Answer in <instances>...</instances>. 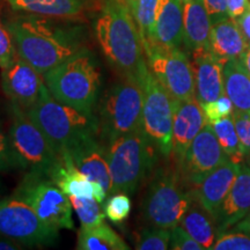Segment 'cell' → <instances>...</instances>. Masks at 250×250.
Here are the masks:
<instances>
[{
    "label": "cell",
    "instance_id": "cell-1",
    "mask_svg": "<svg viewBox=\"0 0 250 250\" xmlns=\"http://www.w3.org/2000/svg\"><path fill=\"white\" fill-rule=\"evenodd\" d=\"M72 19L19 15L6 26L13 36L18 55L41 74L86 49L85 33Z\"/></svg>",
    "mask_w": 250,
    "mask_h": 250
},
{
    "label": "cell",
    "instance_id": "cell-2",
    "mask_svg": "<svg viewBox=\"0 0 250 250\" xmlns=\"http://www.w3.org/2000/svg\"><path fill=\"white\" fill-rule=\"evenodd\" d=\"M94 31L110 66L120 76L139 79L147 62L142 36L130 8L121 0H103Z\"/></svg>",
    "mask_w": 250,
    "mask_h": 250
},
{
    "label": "cell",
    "instance_id": "cell-3",
    "mask_svg": "<svg viewBox=\"0 0 250 250\" xmlns=\"http://www.w3.org/2000/svg\"><path fill=\"white\" fill-rule=\"evenodd\" d=\"M43 77L46 87L57 101L93 114L101 85V71L88 49L81 50Z\"/></svg>",
    "mask_w": 250,
    "mask_h": 250
},
{
    "label": "cell",
    "instance_id": "cell-4",
    "mask_svg": "<svg viewBox=\"0 0 250 250\" xmlns=\"http://www.w3.org/2000/svg\"><path fill=\"white\" fill-rule=\"evenodd\" d=\"M104 147L111 177L110 193L133 195L154 171L159 149L143 129L112 140Z\"/></svg>",
    "mask_w": 250,
    "mask_h": 250
},
{
    "label": "cell",
    "instance_id": "cell-5",
    "mask_svg": "<svg viewBox=\"0 0 250 250\" xmlns=\"http://www.w3.org/2000/svg\"><path fill=\"white\" fill-rule=\"evenodd\" d=\"M26 112L61 156L78 139L87 134L99 136L98 117L57 101L46 85L39 101Z\"/></svg>",
    "mask_w": 250,
    "mask_h": 250
},
{
    "label": "cell",
    "instance_id": "cell-6",
    "mask_svg": "<svg viewBox=\"0 0 250 250\" xmlns=\"http://www.w3.org/2000/svg\"><path fill=\"white\" fill-rule=\"evenodd\" d=\"M144 90L136 77L121 76L104 93L99 107V137L103 145L143 129Z\"/></svg>",
    "mask_w": 250,
    "mask_h": 250
},
{
    "label": "cell",
    "instance_id": "cell-7",
    "mask_svg": "<svg viewBox=\"0 0 250 250\" xmlns=\"http://www.w3.org/2000/svg\"><path fill=\"white\" fill-rule=\"evenodd\" d=\"M186 184L180 170L170 167L155 170L142 203V218L147 226L166 229L179 226L193 198Z\"/></svg>",
    "mask_w": 250,
    "mask_h": 250
},
{
    "label": "cell",
    "instance_id": "cell-8",
    "mask_svg": "<svg viewBox=\"0 0 250 250\" xmlns=\"http://www.w3.org/2000/svg\"><path fill=\"white\" fill-rule=\"evenodd\" d=\"M8 137L24 171L45 175L51 179L62 164V156L30 120L26 110L12 102Z\"/></svg>",
    "mask_w": 250,
    "mask_h": 250
},
{
    "label": "cell",
    "instance_id": "cell-9",
    "mask_svg": "<svg viewBox=\"0 0 250 250\" xmlns=\"http://www.w3.org/2000/svg\"><path fill=\"white\" fill-rule=\"evenodd\" d=\"M144 90L143 130L165 158H169L173 147V121L175 100L154 77L148 66L139 77Z\"/></svg>",
    "mask_w": 250,
    "mask_h": 250
},
{
    "label": "cell",
    "instance_id": "cell-10",
    "mask_svg": "<svg viewBox=\"0 0 250 250\" xmlns=\"http://www.w3.org/2000/svg\"><path fill=\"white\" fill-rule=\"evenodd\" d=\"M36 212L37 215L58 229H73L70 198L45 175L27 171L13 193Z\"/></svg>",
    "mask_w": 250,
    "mask_h": 250
},
{
    "label": "cell",
    "instance_id": "cell-11",
    "mask_svg": "<svg viewBox=\"0 0 250 250\" xmlns=\"http://www.w3.org/2000/svg\"><path fill=\"white\" fill-rule=\"evenodd\" d=\"M0 234L26 247H50L58 228L42 220L27 203L12 195L0 198Z\"/></svg>",
    "mask_w": 250,
    "mask_h": 250
},
{
    "label": "cell",
    "instance_id": "cell-12",
    "mask_svg": "<svg viewBox=\"0 0 250 250\" xmlns=\"http://www.w3.org/2000/svg\"><path fill=\"white\" fill-rule=\"evenodd\" d=\"M146 62L162 87L177 101L196 99L192 62L181 49L152 45L145 49Z\"/></svg>",
    "mask_w": 250,
    "mask_h": 250
},
{
    "label": "cell",
    "instance_id": "cell-13",
    "mask_svg": "<svg viewBox=\"0 0 250 250\" xmlns=\"http://www.w3.org/2000/svg\"><path fill=\"white\" fill-rule=\"evenodd\" d=\"M229 161V158L219 144L212 125L208 123L192 140L179 165L184 182L197 187L219 166Z\"/></svg>",
    "mask_w": 250,
    "mask_h": 250
},
{
    "label": "cell",
    "instance_id": "cell-14",
    "mask_svg": "<svg viewBox=\"0 0 250 250\" xmlns=\"http://www.w3.org/2000/svg\"><path fill=\"white\" fill-rule=\"evenodd\" d=\"M45 83L44 77L20 56L7 68L1 70V88L12 103L24 110L39 101Z\"/></svg>",
    "mask_w": 250,
    "mask_h": 250
},
{
    "label": "cell",
    "instance_id": "cell-15",
    "mask_svg": "<svg viewBox=\"0 0 250 250\" xmlns=\"http://www.w3.org/2000/svg\"><path fill=\"white\" fill-rule=\"evenodd\" d=\"M98 138V134H87L65 149L62 156L67 155L78 169L86 174L89 180L102 184L110 193L111 177L105 147Z\"/></svg>",
    "mask_w": 250,
    "mask_h": 250
},
{
    "label": "cell",
    "instance_id": "cell-16",
    "mask_svg": "<svg viewBox=\"0 0 250 250\" xmlns=\"http://www.w3.org/2000/svg\"><path fill=\"white\" fill-rule=\"evenodd\" d=\"M208 124L201 102L197 99L177 101L175 100L173 121V147L171 155L179 166L197 134Z\"/></svg>",
    "mask_w": 250,
    "mask_h": 250
},
{
    "label": "cell",
    "instance_id": "cell-17",
    "mask_svg": "<svg viewBox=\"0 0 250 250\" xmlns=\"http://www.w3.org/2000/svg\"><path fill=\"white\" fill-rule=\"evenodd\" d=\"M191 55L196 80V99L203 105L225 94V65L214 57L210 49L195 50Z\"/></svg>",
    "mask_w": 250,
    "mask_h": 250
},
{
    "label": "cell",
    "instance_id": "cell-18",
    "mask_svg": "<svg viewBox=\"0 0 250 250\" xmlns=\"http://www.w3.org/2000/svg\"><path fill=\"white\" fill-rule=\"evenodd\" d=\"M250 212V168L241 165L235 182L214 215L218 234L230 229Z\"/></svg>",
    "mask_w": 250,
    "mask_h": 250
},
{
    "label": "cell",
    "instance_id": "cell-19",
    "mask_svg": "<svg viewBox=\"0 0 250 250\" xmlns=\"http://www.w3.org/2000/svg\"><path fill=\"white\" fill-rule=\"evenodd\" d=\"M240 168L241 165L234 164L230 160L225 162L224 165L211 171L192 190L193 196L213 215V218L232 189Z\"/></svg>",
    "mask_w": 250,
    "mask_h": 250
},
{
    "label": "cell",
    "instance_id": "cell-20",
    "mask_svg": "<svg viewBox=\"0 0 250 250\" xmlns=\"http://www.w3.org/2000/svg\"><path fill=\"white\" fill-rule=\"evenodd\" d=\"M183 44L182 2L180 0H160L155 22L154 42L152 45H158L166 49H181Z\"/></svg>",
    "mask_w": 250,
    "mask_h": 250
},
{
    "label": "cell",
    "instance_id": "cell-21",
    "mask_svg": "<svg viewBox=\"0 0 250 250\" xmlns=\"http://www.w3.org/2000/svg\"><path fill=\"white\" fill-rule=\"evenodd\" d=\"M248 49L235 20L227 18L212 24L210 51L224 65L234 59H242Z\"/></svg>",
    "mask_w": 250,
    "mask_h": 250
},
{
    "label": "cell",
    "instance_id": "cell-22",
    "mask_svg": "<svg viewBox=\"0 0 250 250\" xmlns=\"http://www.w3.org/2000/svg\"><path fill=\"white\" fill-rule=\"evenodd\" d=\"M183 6L184 45L190 51L210 49L212 22L202 0H186Z\"/></svg>",
    "mask_w": 250,
    "mask_h": 250
},
{
    "label": "cell",
    "instance_id": "cell-23",
    "mask_svg": "<svg viewBox=\"0 0 250 250\" xmlns=\"http://www.w3.org/2000/svg\"><path fill=\"white\" fill-rule=\"evenodd\" d=\"M13 11L42 17L74 19L83 13L87 0H6Z\"/></svg>",
    "mask_w": 250,
    "mask_h": 250
},
{
    "label": "cell",
    "instance_id": "cell-24",
    "mask_svg": "<svg viewBox=\"0 0 250 250\" xmlns=\"http://www.w3.org/2000/svg\"><path fill=\"white\" fill-rule=\"evenodd\" d=\"M180 226H182L204 249H212L218 237V228L213 215L206 210L195 196L189 208L184 213Z\"/></svg>",
    "mask_w": 250,
    "mask_h": 250
},
{
    "label": "cell",
    "instance_id": "cell-25",
    "mask_svg": "<svg viewBox=\"0 0 250 250\" xmlns=\"http://www.w3.org/2000/svg\"><path fill=\"white\" fill-rule=\"evenodd\" d=\"M225 94L233 102L234 108L250 115V73L242 59H234L224 66Z\"/></svg>",
    "mask_w": 250,
    "mask_h": 250
},
{
    "label": "cell",
    "instance_id": "cell-26",
    "mask_svg": "<svg viewBox=\"0 0 250 250\" xmlns=\"http://www.w3.org/2000/svg\"><path fill=\"white\" fill-rule=\"evenodd\" d=\"M62 164L52 175L51 180L66 193L67 196L86 197L94 198L95 182L83 171L78 169L76 165L67 155H62Z\"/></svg>",
    "mask_w": 250,
    "mask_h": 250
},
{
    "label": "cell",
    "instance_id": "cell-27",
    "mask_svg": "<svg viewBox=\"0 0 250 250\" xmlns=\"http://www.w3.org/2000/svg\"><path fill=\"white\" fill-rule=\"evenodd\" d=\"M78 250H129L130 247L108 224L81 228L78 233Z\"/></svg>",
    "mask_w": 250,
    "mask_h": 250
},
{
    "label": "cell",
    "instance_id": "cell-28",
    "mask_svg": "<svg viewBox=\"0 0 250 250\" xmlns=\"http://www.w3.org/2000/svg\"><path fill=\"white\" fill-rule=\"evenodd\" d=\"M160 0H137L131 9L140 36H142L144 50L154 42V30L156 17H158Z\"/></svg>",
    "mask_w": 250,
    "mask_h": 250
},
{
    "label": "cell",
    "instance_id": "cell-29",
    "mask_svg": "<svg viewBox=\"0 0 250 250\" xmlns=\"http://www.w3.org/2000/svg\"><path fill=\"white\" fill-rule=\"evenodd\" d=\"M211 125L219 140V144L228 155L229 160L234 164L241 165L246 155L241 148V144H240V139L237 137L233 117L229 116L223 118V120L215 121Z\"/></svg>",
    "mask_w": 250,
    "mask_h": 250
},
{
    "label": "cell",
    "instance_id": "cell-30",
    "mask_svg": "<svg viewBox=\"0 0 250 250\" xmlns=\"http://www.w3.org/2000/svg\"><path fill=\"white\" fill-rule=\"evenodd\" d=\"M71 205L79 218L81 228H92L104 223L107 218L98 201L86 197L68 196Z\"/></svg>",
    "mask_w": 250,
    "mask_h": 250
},
{
    "label": "cell",
    "instance_id": "cell-31",
    "mask_svg": "<svg viewBox=\"0 0 250 250\" xmlns=\"http://www.w3.org/2000/svg\"><path fill=\"white\" fill-rule=\"evenodd\" d=\"M169 242L170 229L147 226L140 230L134 248L137 250H166L169 249Z\"/></svg>",
    "mask_w": 250,
    "mask_h": 250
},
{
    "label": "cell",
    "instance_id": "cell-32",
    "mask_svg": "<svg viewBox=\"0 0 250 250\" xmlns=\"http://www.w3.org/2000/svg\"><path fill=\"white\" fill-rule=\"evenodd\" d=\"M131 208L132 204H131L130 195L125 192H116L112 193L110 198L105 202L103 211L109 220L115 224H121L129 217Z\"/></svg>",
    "mask_w": 250,
    "mask_h": 250
},
{
    "label": "cell",
    "instance_id": "cell-33",
    "mask_svg": "<svg viewBox=\"0 0 250 250\" xmlns=\"http://www.w3.org/2000/svg\"><path fill=\"white\" fill-rule=\"evenodd\" d=\"M212 249L214 250H250V234L243 230H225L218 234Z\"/></svg>",
    "mask_w": 250,
    "mask_h": 250
},
{
    "label": "cell",
    "instance_id": "cell-34",
    "mask_svg": "<svg viewBox=\"0 0 250 250\" xmlns=\"http://www.w3.org/2000/svg\"><path fill=\"white\" fill-rule=\"evenodd\" d=\"M203 111H204L208 123L212 124L215 121L223 120V118L232 116L234 112V104L230 101V99L228 98L226 94L221 95L220 98H218L214 101L205 103L202 105Z\"/></svg>",
    "mask_w": 250,
    "mask_h": 250
},
{
    "label": "cell",
    "instance_id": "cell-35",
    "mask_svg": "<svg viewBox=\"0 0 250 250\" xmlns=\"http://www.w3.org/2000/svg\"><path fill=\"white\" fill-rule=\"evenodd\" d=\"M18 51L11 31L6 24L0 22V68L4 70L13 64Z\"/></svg>",
    "mask_w": 250,
    "mask_h": 250
},
{
    "label": "cell",
    "instance_id": "cell-36",
    "mask_svg": "<svg viewBox=\"0 0 250 250\" xmlns=\"http://www.w3.org/2000/svg\"><path fill=\"white\" fill-rule=\"evenodd\" d=\"M22 170L20 161L11 145L8 134L0 131V171Z\"/></svg>",
    "mask_w": 250,
    "mask_h": 250
},
{
    "label": "cell",
    "instance_id": "cell-37",
    "mask_svg": "<svg viewBox=\"0 0 250 250\" xmlns=\"http://www.w3.org/2000/svg\"><path fill=\"white\" fill-rule=\"evenodd\" d=\"M232 117L242 151L246 156H250V115L234 109Z\"/></svg>",
    "mask_w": 250,
    "mask_h": 250
},
{
    "label": "cell",
    "instance_id": "cell-38",
    "mask_svg": "<svg viewBox=\"0 0 250 250\" xmlns=\"http://www.w3.org/2000/svg\"><path fill=\"white\" fill-rule=\"evenodd\" d=\"M169 249L173 250H203L193 237L182 226H175L170 229Z\"/></svg>",
    "mask_w": 250,
    "mask_h": 250
},
{
    "label": "cell",
    "instance_id": "cell-39",
    "mask_svg": "<svg viewBox=\"0 0 250 250\" xmlns=\"http://www.w3.org/2000/svg\"><path fill=\"white\" fill-rule=\"evenodd\" d=\"M202 1L208 11L212 24L229 18L227 12V0H202Z\"/></svg>",
    "mask_w": 250,
    "mask_h": 250
},
{
    "label": "cell",
    "instance_id": "cell-40",
    "mask_svg": "<svg viewBox=\"0 0 250 250\" xmlns=\"http://www.w3.org/2000/svg\"><path fill=\"white\" fill-rule=\"evenodd\" d=\"M250 8L248 0H227L228 17L233 20H237Z\"/></svg>",
    "mask_w": 250,
    "mask_h": 250
},
{
    "label": "cell",
    "instance_id": "cell-41",
    "mask_svg": "<svg viewBox=\"0 0 250 250\" xmlns=\"http://www.w3.org/2000/svg\"><path fill=\"white\" fill-rule=\"evenodd\" d=\"M236 23L241 30L243 37H245L247 44L250 48V8L242 15L241 18L237 19Z\"/></svg>",
    "mask_w": 250,
    "mask_h": 250
},
{
    "label": "cell",
    "instance_id": "cell-42",
    "mask_svg": "<svg viewBox=\"0 0 250 250\" xmlns=\"http://www.w3.org/2000/svg\"><path fill=\"white\" fill-rule=\"evenodd\" d=\"M23 248L24 247L21 243L0 234V250H19Z\"/></svg>",
    "mask_w": 250,
    "mask_h": 250
},
{
    "label": "cell",
    "instance_id": "cell-43",
    "mask_svg": "<svg viewBox=\"0 0 250 250\" xmlns=\"http://www.w3.org/2000/svg\"><path fill=\"white\" fill-rule=\"evenodd\" d=\"M232 228H234V229L243 230V232L250 234V212L246 218H243L240 223H237L235 226Z\"/></svg>",
    "mask_w": 250,
    "mask_h": 250
},
{
    "label": "cell",
    "instance_id": "cell-44",
    "mask_svg": "<svg viewBox=\"0 0 250 250\" xmlns=\"http://www.w3.org/2000/svg\"><path fill=\"white\" fill-rule=\"evenodd\" d=\"M242 62L243 65H245L247 70H248V72L250 73V48L247 50L245 56L242 57Z\"/></svg>",
    "mask_w": 250,
    "mask_h": 250
},
{
    "label": "cell",
    "instance_id": "cell-45",
    "mask_svg": "<svg viewBox=\"0 0 250 250\" xmlns=\"http://www.w3.org/2000/svg\"><path fill=\"white\" fill-rule=\"evenodd\" d=\"M121 1H123L124 4L130 8V11H131V9H132V7L134 6V4L137 2V0H121Z\"/></svg>",
    "mask_w": 250,
    "mask_h": 250
},
{
    "label": "cell",
    "instance_id": "cell-46",
    "mask_svg": "<svg viewBox=\"0 0 250 250\" xmlns=\"http://www.w3.org/2000/svg\"><path fill=\"white\" fill-rule=\"evenodd\" d=\"M1 192H2V184L0 182V195H1Z\"/></svg>",
    "mask_w": 250,
    "mask_h": 250
},
{
    "label": "cell",
    "instance_id": "cell-47",
    "mask_svg": "<svg viewBox=\"0 0 250 250\" xmlns=\"http://www.w3.org/2000/svg\"><path fill=\"white\" fill-rule=\"evenodd\" d=\"M180 1H181V2H183V1H186V0H180Z\"/></svg>",
    "mask_w": 250,
    "mask_h": 250
},
{
    "label": "cell",
    "instance_id": "cell-48",
    "mask_svg": "<svg viewBox=\"0 0 250 250\" xmlns=\"http://www.w3.org/2000/svg\"><path fill=\"white\" fill-rule=\"evenodd\" d=\"M87 1H88V0H87Z\"/></svg>",
    "mask_w": 250,
    "mask_h": 250
}]
</instances>
